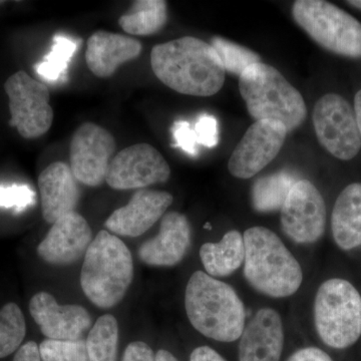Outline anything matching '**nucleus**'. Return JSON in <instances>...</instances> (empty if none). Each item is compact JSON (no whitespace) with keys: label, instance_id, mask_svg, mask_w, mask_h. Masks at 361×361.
I'll return each mask as SVG.
<instances>
[{"label":"nucleus","instance_id":"1","mask_svg":"<svg viewBox=\"0 0 361 361\" xmlns=\"http://www.w3.org/2000/svg\"><path fill=\"white\" fill-rule=\"evenodd\" d=\"M152 70L164 85L175 92L211 97L222 89L225 68L211 44L184 37L157 44L151 52Z\"/></svg>","mask_w":361,"mask_h":361},{"label":"nucleus","instance_id":"2","mask_svg":"<svg viewBox=\"0 0 361 361\" xmlns=\"http://www.w3.org/2000/svg\"><path fill=\"white\" fill-rule=\"evenodd\" d=\"M185 307L192 326L214 341H237L245 327V307L238 294L203 271H196L190 278Z\"/></svg>","mask_w":361,"mask_h":361},{"label":"nucleus","instance_id":"3","mask_svg":"<svg viewBox=\"0 0 361 361\" xmlns=\"http://www.w3.org/2000/svg\"><path fill=\"white\" fill-rule=\"evenodd\" d=\"M244 275L254 289L264 295H293L302 284L301 266L281 239L265 227H252L243 235Z\"/></svg>","mask_w":361,"mask_h":361},{"label":"nucleus","instance_id":"4","mask_svg":"<svg viewBox=\"0 0 361 361\" xmlns=\"http://www.w3.org/2000/svg\"><path fill=\"white\" fill-rule=\"evenodd\" d=\"M134 278L132 254L122 240L103 230L85 254L80 285L85 296L99 308L121 302Z\"/></svg>","mask_w":361,"mask_h":361},{"label":"nucleus","instance_id":"5","mask_svg":"<svg viewBox=\"0 0 361 361\" xmlns=\"http://www.w3.org/2000/svg\"><path fill=\"white\" fill-rule=\"evenodd\" d=\"M240 94L254 120L276 121L292 132L300 127L306 116L300 92L276 70L266 63L252 65L239 78Z\"/></svg>","mask_w":361,"mask_h":361},{"label":"nucleus","instance_id":"6","mask_svg":"<svg viewBox=\"0 0 361 361\" xmlns=\"http://www.w3.org/2000/svg\"><path fill=\"white\" fill-rule=\"evenodd\" d=\"M318 336L329 348H348L361 336V295L350 282L341 278L320 285L314 301Z\"/></svg>","mask_w":361,"mask_h":361},{"label":"nucleus","instance_id":"7","mask_svg":"<svg viewBox=\"0 0 361 361\" xmlns=\"http://www.w3.org/2000/svg\"><path fill=\"white\" fill-rule=\"evenodd\" d=\"M297 25L326 51L361 58V23L324 0H298L292 7Z\"/></svg>","mask_w":361,"mask_h":361},{"label":"nucleus","instance_id":"8","mask_svg":"<svg viewBox=\"0 0 361 361\" xmlns=\"http://www.w3.org/2000/svg\"><path fill=\"white\" fill-rule=\"evenodd\" d=\"M4 90L9 99V126L25 139H37L51 129L54 110L47 85L20 71L7 78Z\"/></svg>","mask_w":361,"mask_h":361},{"label":"nucleus","instance_id":"9","mask_svg":"<svg viewBox=\"0 0 361 361\" xmlns=\"http://www.w3.org/2000/svg\"><path fill=\"white\" fill-rule=\"evenodd\" d=\"M312 120L318 142L332 156L349 161L360 153L361 135L355 111L344 97L323 96L315 104Z\"/></svg>","mask_w":361,"mask_h":361},{"label":"nucleus","instance_id":"10","mask_svg":"<svg viewBox=\"0 0 361 361\" xmlns=\"http://www.w3.org/2000/svg\"><path fill=\"white\" fill-rule=\"evenodd\" d=\"M116 148L109 130L92 123L80 126L73 135L70 151V167L78 182L90 187L106 182Z\"/></svg>","mask_w":361,"mask_h":361},{"label":"nucleus","instance_id":"11","mask_svg":"<svg viewBox=\"0 0 361 361\" xmlns=\"http://www.w3.org/2000/svg\"><path fill=\"white\" fill-rule=\"evenodd\" d=\"M326 225V206L317 188L308 180L292 187L281 209L285 234L299 244H311L322 238Z\"/></svg>","mask_w":361,"mask_h":361},{"label":"nucleus","instance_id":"12","mask_svg":"<svg viewBox=\"0 0 361 361\" xmlns=\"http://www.w3.org/2000/svg\"><path fill=\"white\" fill-rule=\"evenodd\" d=\"M288 134L283 123L257 121L246 130L233 151L228 169L234 177L250 179L276 158Z\"/></svg>","mask_w":361,"mask_h":361},{"label":"nucleus","instance_id":"13","mask_svg":"<svg viewBox=\"0 0 361 361\" xmlns=\"http://www.w3.org/2000/svg\"><path fill=\"white\" fill-rule=\"evenodd\" d=\"M170 166L158 149L151 145H134L114 157L106 182L115 190L144 189L167 182Z\"/></svg>","mask_w":361,"mask_h":361},{"label":"nucleus","instance_id":"14","mask_svg":"<svg viewBox=\"0 0 361 361\" xmlns=\"http://www.w3.org/2000/svg\"><path fill=\"white\" fill-rule=\"evenodd\" d=\"M30 311L42 334L56 341H78L92 325V317L80 305H59L54 297L39 292L32 297Z\"/></svg>","mask_w":361,"mask_h":361},{"label":"nucleus","instance_id":"15","mask_svg":"<svg viewBox=\"0 0 361 361\" xmlns=\"http://www.w3.org/2000/svg\"><path fill=\"white\" fill-rule=\"evenodd\" d=\"M92 241L89 223L77 212L68 214L52 224L37 253L49 264L70 265L85 254Z\"/></svg>","mask_w":361,"mask_h":361},{"label":"nucleus","instance_id":"16","mask_svg":"<svg viewBox=\"0 0 361 361\" xmlns=\"http://www.w3.org/2000/svg\"><path fill=\"white\" fill-rule=\"evenodd\" d=\"M173 200L167 192L139 190L127 205L111 213L104 225L120 236H141L160 220Z\"/></svg>","mask_w":361,"mask_h":361},{"label":"nucleus","instance_id":"17","mask_svg":"<svg viewBox=\"0 0 361 361\" xmlns=\"http://www.w3.org/2000/svg\"><path fill=\"white\" fill-rule=\"evenodd\" d=\"M284 345L283 323L276 310L262 308L244 327L239 361H279Z\"/></svg>","mask_w":361,"mask_h":361},{"label":"nucleus","instance_id":"18","mask_svg":"<svg viewBox=\"0 0 361 361\" xmlns=\"http://www.w3.org/2000/svg\"><path fill=\"white\" fill-rule=\"evenodd\" d=\"M191 226L186 216L169 212L161 219L159 234L140 247L139 257L149 266L179 264L191 246Z\"/></svg>","mask_w":361,"mask_h":361},{"label":"nucleus","instance_id":"19","mask_svg":"<svg viewBox=\"0 0 361 361\" xmlns=\"http://www.w3.org/2000/svg\"><path fill=\"white\" fill-rule=\"evenodd\" d=\"M71 169L63 161L52 163L40 173L39 188L42 216L54 224L63 216L75 212L80 200V188Z\"/></svg>","mask_w":361,"mask_h":361},{"label":"nucleus","instance_id":"20","mask_svg":"<svg viewBox=\"0 0 361 361\" xmlns=\"http://www.w3.org/2000/svg\"><path fill=\"white\" fill-rule=\"evenodd\" d=\"M142 44L128 35L104 32H94L87 40L85 61L96 77H111L118 66L142 54Z\"/></svg>","mask_w":361,"mask_h":361},{"label":"nucleus","instance_id":"21","mask_svg":"<svg viewBox=\"0 0 361 361\" xmlns=\"http://www.w3.org/2000/svg\"><path fill=\"white\" fill-rule=\"evenodd\" d=\"M334 241L342 250L361 246V184L348 185L337 197L331 216Z\"/></svg>","mask_w":361,"mask_h":361},{"label":"nucleus","instance_id":"22","mask_svg":"<svg viewBox=\"0 0 361 361\" xmlns=\"http://www.w3.org/2000/svg\"><path fill=\"white\" fill-rule=\"evenodd\" d=\"M200 258L208 275L225 277L238 270L245 260L243 236L237 230L226 233L219 243L201 247Z\"/></svg>","mask_w":361,"mask_h":361},{"label":"nucleus","instance_id":"23","mask_svg":"<svg viewBox=\"0 0 361 361\" xmlns=\"http://www.w3.org/2000/svg\"><path fill=\"white\" fill-rule=\"evenodd\" d=\"M168 21L167 2L164 0H137L129 11L121 16L118 23L132 35H155Z\"/></svg>","mask_w":361,"mask_h":361},{"label":"nucleus","instance_id":"24","mask_svg":"<svg viewBox=\"0 0 361 361\" xmlns=\"http://www.w3.org/2000/svg\"><path fill=\"white\" fill-rule=\"evenodd\" d=\"M298 180L295 175L287 171H280L256 180L252 187L254 209L261 213L280 210L292 187Z\"/></svg>","mask_w":361,"mask_h":361},{"label":"nucleus","instance_id":"25","mask_svg":"<svg viewBox=\"0 0 361 361\" xmlns=\"http://www.w3.org/2000/svg\"><path fill=\"white\" fill-rule=\"evenodd\" d=\"M118 325L113 315L102 316L90 330L87 339L90 361H116Z\"/></svg>","mask_w":361,"mask_h":361},{"label":"nucleus","instance_id":"26","mask_svg":"<svg viewBox=\"0 0 361 361\" xmlns=\"http://www.w3.org/2000/svg\"><path fill=\"white\" fill-rule=\"evenodd\" d=\"M77 49V42L63 35H56L54 37L51 51L42 63L35 66V71L45 80L58 82L66 75L68 63Z\"/></svg>","mask_w":361,"mask_h":361},{"label":"nucleus","instance_id":"27","mask_svg":"<svg viewBox=\"0 0 361 361\" xmlns=\"http://www.w3.org/2000/svg\"><path fill=\"white\" fill-rule=\"evenodd\" d=\"M26 332L25 316L16 303H7L0 310V358L20 348Z\"/></svg>","mask_w":361,"mask_h":361},{"label":"nucleus","instance_id":"28","mask_svg":"<svg viewBox=\"0 0 361 361\" xmlns=\"http://www.w3.org/2000/svg\"><path fill=\"white\" fill-rule=\"evenodd\" d=\"M211 45L219 56L225 71L233 75L240 77L249 66L261 63V58L255 51L223 37H213Z\"/></svg>","mask_w":361,"mask_h":361},{"label":"nucleus","instance_id":"29","mask_svg":"<svg viewBox=\"0 0 361 361\" xmlns=\"http://www.w3.org/2000/svg\"><path fill=\"white\" fill-rule=\"evenodd\" d=\"M42 361H90L87 341L45 339L39 345Z\"/></svg>","mask_w":361,"mask_h":361},{"label":"nucleus","instance_id":"30","mask_svg":"<svg viewBox=\"0 0 361 361\" xmlns=\"http://www.w3.org/2000/svg\"><path fill=\"white\" fill-rule=\"evenodd\" d=\"M35 200V193L26 185H13L0 187V207L13 208L16 212H21Z\"/></svg>","mask_w":361,"mask_h":361},{"label":"nucleus","instance_id":"31","mask_svg":"<svg viewBox=\"0 0 361 361\" xmlns=\"http://www.w3.org/2000/svg\"><path fill=\"white\" fill-rule=\"evenodd\" d=\"M176 148L182 149L191 156L198 155V139L191 125L186 121H178L172 128Z\"/></svg>","mask_w":361,"mask_h":361},{"label":"nucleus","instance_id":"32","mask_svg":"<svg viewBox=\"0 0 361 361\" xmlns=\"http://www.w3.org/2000/svg\"><path fill=\"white\" fill-rule=\"evenodd\" d=\"M199 144L207 148H214L218 145V122L215 116H201L194 128Z\"/></svg>","mask_w":361,"mask_h":361},{"label":"nucleus","instance_id":"33","mask_svg":"<svg viewBox=\"0 0 361 361\" xmlns=\"http://www.w3.org/2000/svg\"><path fill=\"white\" fill-rule=\"evenodd\" d=\"M155 356L148 344L135 341L126 348L123 361H155Z\"/></svg>","mask_w":361,"mask_h":361},{"label":"nucleus","instance_id":"34","mask_svg":"<svg viewBox=\"0 0 361 361\" xmlns=\"http://www.w3.org/2000/svg\"><path fill=\"white\" fill-rule=\"evenodd\" d=\"M287 361H334L325 351L317 348H305L295 351Z\"/></svg>","mask_w":361,"mask_h":361},{"label":"nucleus","instance_id":"35","mask_svg":"<svg viewBox=\"0 0 361 361\" xmlns=\"http://www.w3.org/2000/svg\"><path fill=\"white\" fill-rule=\"evenodd\" d=\"M13 361H42L39 346L35 341L23 344L14 356Z\"/></svg>","mask_w":361,"mask_h":361},{"label":"nucleus","instance_id":"36","mask_svg":"<svg viewBox=\"0 0 361 361\" xmlns=\"http://www.w3.org/2000/svg\"><path fill=\"white\" fill-rule=\"evenodd\" d=\"M190 361H227L217 351L209 346H200L194 349L190 356Z\"/></svg>","mask_w":361,"mask_h":361},{"label":"nucleus","instance_id":"37","mask_svg":"<svg viewBox=\"0 0 361 361\" xmlns=\"http://www.w3.org/2000/svg\"><path fill=\"white\" fill-rule=\"evenodd\" d=\"M356 122H357L358 129L361 135V90L355 97V109Z\"/></svg>","mask_w":361,"mask_h":361},{"label":"nucleus","instance_id":"38","mask_svg":"<svg viewBox=\"0 0 361 361\" xmlns=\"http://www.w3.org/2000/svg\"><path fill=\"white\" fill-rule=\"evenodd\" d=\"M155 361H179L177 358L175 357L172 353H169L167 350H164V349H161L157 353L155 356Z\"/></svg>","mask_w":361,"mask_h":361},{"label":"nucleus","instance_id":"39","mask_svg":"<svg viewBox=\"0 0 361 361\" xmlns=\"http://www.w3.org/2000/svg\"><path fill=\"white\" fill-rule=\"evenodd\" d=\"M348 4L361 11V0H353V1H348Z\"/></svg>","mask_w":361,"mask_h":361},{"label":"nucleus","instance_id":"40","mask_svg":"<svg viewBox=\"0 0 361 361\" xmlns=\"http://www.w3.org/2000/svg\"><path fill=\"white\" fill-rule=\"evenodd\" d=\"M4 4V1H0V4Z\"/></svg>","mask_w":361,"mask_h":361}]
</instances>
